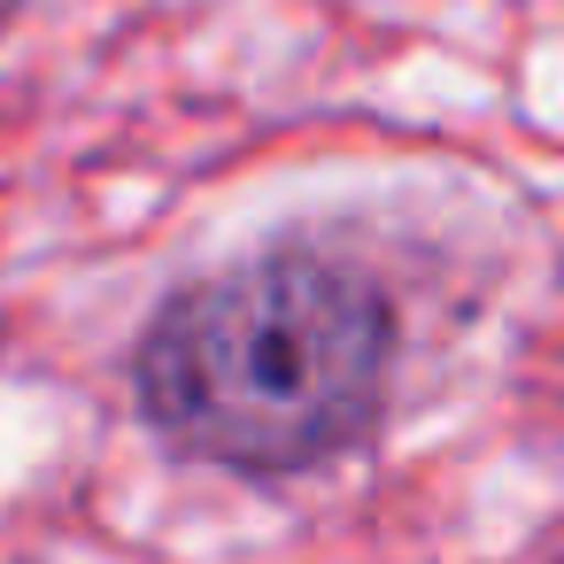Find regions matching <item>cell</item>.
I'll list each match as a JSON object with an SVG mask.
<instances>
[{
	"label": "cell",
	"mask_w": 564,
	"mask_h": 564,
	"mask_svg": "<svg viewBox=\"0 0 564 564\" xmlns=\"http://www.w3.org/2000/svg\"><path fill=\"white\" fill-rule=\"evenodd\" d=\"M402 371V310L387 279L317 240L178 279L132 356L140 425L232 479H310L379 441Z\"/></svg>",
	"instance_id": "1"
},
{
	"label": "cell",
	"mask_w": 564,
	"mask_h": 564,
	"mask_svg": "<svg viewBox=\"0 0 564 564\" xmlns=\"http://www.w3.org/2000/svg\"><path fill=\"white\" fill-rule=\"evenodd\" d=\"M24 9H32V0H0V32H9V24H17Z\"/></svg>",
	"instance_id": "2"
}]
</instances>
